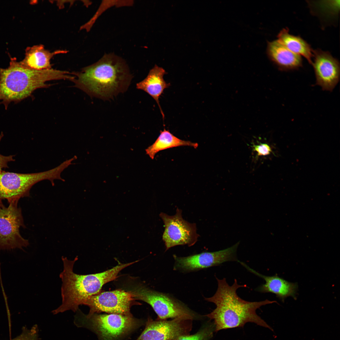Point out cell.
I'll list each match as a JSON object with an SVG mask.
<instances>
[{
	"instance_id": "obj_16",
	"label": "cell",
	"mask_w": 340,
	"mask_h": 340,
	"mask_svg": "<svg viewBox=\"0 0 340 340\" xmlns=\"http://www.w3.org/2000/svg\"><path fill=\"white\" fill-rule=\"evenodd\" d=\"M166 74L165 70L157 65L149 71L147 76L136 84L137 88L144 91L150 96L157 103L163 118L164 115L160 104L159 99L164 90L170 86L163 78Z\"/></svg>"
},
{
	"instance_id": "obj_6",
	"label": "cell",
	"mask_w": 340,
	"mask_h": 340,
	"mask_svg": "<svg viewBox=\"0 0 340 340\" xmlns=\"http://www.w3.org/2000/svg\"><path fill=\"white\" fill-rule=\"evenodd\" d=\"M68 166V163L64 161L56 167L39 173H21L3 170L0 172V200L6 199L9 202L28 196L32 186L42 180H49L53 186L55 180L64 182L61 174Z\"/></svg>"
},
{
	"instance_id": "obj_15",
	"label": "cell",
	"mask_w": 340,
	"mask_h": 340,
	"mask_svg": "<svg viewBox=\"0 0 340 340\" xmlns=\"http://www.w3.org/2000/svg\"><path fill=\"white\" fill-rule=\"evenodd\" d=\"M267 54L270 59L280 70H294L302 65L301 56L289 50L277 39L268 42Z\"/></svg>"
},
{
	"instance_id": "obj_21",
	"label": "cell",
	"mask_w": 340,
	"mask_h": 340,
	"mask_svg": "<svg viewBox=\"0 0 340 340\" xmlns=\"http://www.w3.org/2000/svg\"><path fill=\"white\" fill-rule=\"evenodd\" d=\"M38 329L37 325L33 326L31 329L23 327L21 333L11 340H38Z\"/></svg>"
},
{
	"instance_id": "obj_13",
	"label": "cell",
	"mask_w": 340,
	"mask_h": 340,
	"mask_svg": "<svg viewBox=\"0 0 340 340\" xmlns=\"http://www.w3.org/2000/svg\"><path fill=\"white\" fill-rule=\"evenodd\" d=\"M312 65L316 84L324 90L332 91L339 79V63L328 51L318 48L313 51Z\"/></svg>"
},
{
	"instance_id": "obj_8",
	"label": "cell",
	"mask_w": 340,
	"mask_h": 340,
	"mask_svg": "<svg viewBox=\"0 0 340 340\" xmlns=\"http://www.w3.org/2000/svg\"><path fill=\"white\" fill-rule=\"evenodd\" d=\"M18 201H10L6 207L0 200V250L22 249L29 245L28 240L20 233V228L26 226L21 210L18 206Z\"/></svg>"
},
{
	"instance_id": "obj_14",
	"label": "cell",
	"mask_w": 340,
	"mask_h": 340,
	"mask_svg": "<svg viewBox=\"0 0 340 340\" xmlns=\"http://www.w3.org/2000/svg\"><path fill=\"white\" fill-rule=\"evenodd\" d=\"M248 271L263 279L265 282L256 289L262 293L270 292L275 294L276 297L284 302L285 299L292 297L296 299L298 286L297 283L288 282L279 277L276 274L272 276H268L261 274L251 269L244 263L238 261Z\"/></svg>"
},
{
	"instance_id": "obj_18",
	"label": "cell",
	"mask_w": 340,
	"mask_h": 340,
	"mask_svg": "<svg viewBox=\"0 0 340 340\" xmlns=\"http://www.w3.org/2000/svg\"><path fill=\"white\" fill-rule=\"evenodd\" d=\"M198 143L181 139L173 135L164 128L155 142L145 149L146 154L153 159L159 152L167 149L182 146H189L196 148Z\"/></svg>"
},
{
	"instance_id": "obj_19",
	"label": "cell",
	"mask_w": 340,
	"mask_h": 340,
	"mask_svg": "<svg viewBox=\"0 0 340 340\" xmlns=\"http://www.w3.org/2000/svg\"><path fill=\"white\" fill-rule=\"evenodd\" d=\"M278 41L293 53L303 56L312 64L313 51L310 45L299 36L289 33L287 28H283L277 35Z\"/></svg>"
},
{
	"instance_id": "obj_2",
	"label": "cell",
	"mask_w": 340,
	"mask_h": 340,
	"mask_svg": "<svg viewBox=\"0 0 340 340\" xmlns=\"http://www.w3.org/2000/svg\"><path fill=\"white\" fill-rule=\"evenodd\" d=\"M76 86L91 96L103 99L113 98L127 90L132 75L125 61L113 53L76 73Z\"/></svg>"
},
{
	"instance_id": "obj_9",
	"label": "cell",
	"mask_w": 340,
	"mask_h": 340,
	"mask_svg": "<svg viewBox=\"0 0 340 340\" xmlns=\"http://www.w3.org/2000/svg\"><path fill=\"white\" fill-rule=\"evenodd\" d=\"M182 212V210L177 208L176 214L173 216L163 212L160 214L165 227L162 239L166 251L177 245L192 246L197 240L199 235L196 232V224L184 220Z\"/></svg>"
},
{
	"instance_id": "obj_12",
	"label": "cell",
	"mask_w": 340,
	"mask_h": 340,
	"mask_svg": "<svg viewBox=\"0 0 340 340\" xmlns=\"http://www.w3.org/2000/svg\"><path fill=\"white\" fill-rule=\"evenodd\" d=\"M237 242L224 249L214 252H205L185 257L173 255L174 269L189 271L219 265L230 261H237L236 257Z\"/></svg>"
},
{
	"instance_id": "obj_20",
	"label": "cell",
	"mask_w": 340,
	"mask_h": 340,
	"mask_svg": "<svg viewBox=\"0 0 340 340\" xmlns=\"http://www.w3.org/2000/svg\"><path fill=\"white\" fill-rule=\"evenodd\" d=\"M213 328L212 325H206L195 334L181 336L177 340H210L213 335Z\"/></svg>"
},
{
	"instance_id": "obj_5",
	"label": "cell",
	"mask_w": 340,
	"mask_h": 340,
	"mask_svg": "<svg viewBox=\"0 0 340 340\" xmlns=\"http://www.w3.org/2000/svg\"><path fill=\"white\" fill-rule=\"evenodd\" d=\"M74 323L78 327L90 330L99 340H121L143 324L131 315L116 314H85L79 309Z\"/></svg>"
},
{
	"instance_id": "obj_3",
	"label": "cell",
	"mask_w": 340,
	"mask_h": 340,
	"mask_svg": "<svg viewBox=\"0 0 340 340\" xmlns=\"http://www.w3.org/2000/svg\"><path fill=\"white\" fill-rule=\"evenodd\" d=\"M67 71L51 69H30L15 58H11L9 66L0 68V104L5 109L11 102L17 103L30 96L37 89L48 87L46 83L54 80L70 79L74 77Z\"/></svg>"
},
{
	"instance_id": "obj_4",
	"label": "cell",
	"mask_w": 340,
	"mask_h": 340,
	"mask_svg": "<svg viewBox=\"0 0 340 340\" xmlns=\"http://www.w3.org/2000/svg\"><path fill=\"white\" fill-rule=\"evenodd\" d=\"M62 260L63 269L60 276L62 281V303L52 311L54 314L69 310L76 312L88 298L99 293L104 284L116 279L120 271L132 264H121L102 272L81 275L73 272L77 257L71 260L62 257Z\"/></svg>"
},
{
	"instance_id": "obj_17",
	"label": "cell",
	"mask_w": 340,
	"mask_h": 340,
	"mask_svg": "<svg viewBox=\"0 0 340 340\" xmlns=\"http://www.w3.org/2000/svg\"><path fill=\"white\" fill-rule=\"evenodd\" d=\"M66 50H58L53 52L45 49L43 45H38L27 48L21 64L28 69L42 70L52 69L50 60L55 55L65 53Z\"/></svg>"
},
{
	"instance_id": "obj_11",
	"label": "cell",
	"mask_w": 340,
	"mask_h": 340,
	"mask_svg": "<svg viewBox=\"0 0 340 340\" xmlns=\"http://www.w3.org/2000/svg\"><path fill=\"white\" fill-rule=\"evenodd\" d=\"M133 299L129 292L122 290L99 293L88 298L83 305L88 306V314L104 312L108 314L131 315L130 312Z\"/></svg>"
},
{
	"instance_id": "obj_10",
	"label": "cell",
	"mask_w": 340,
	"mask_h": 340,
	"mask_svg": "<svg viewBox=\"0 0 340 340\" xmlns=\"http://www.w3.org/2000/svg\"><path fill=\"white\" fill-rule=\"evenodd\" d=\"M192 320L183 317L169 320L149 318L136 340H177L181 336L189 334Z\"/></svg>"
},
{
	"instance_id": "obj_23",
	"label": "cell",
	"mask_w": 340,
	"mask_h": 340,
	"mask_svg": "<svg viewBox=\"0 0 340 340\" xmlns=\"http://www.w3.org/2000/svg\"><path fill=\"white\" fill-rule=\"evenodd\" d=\"M4 136L3 132H1L0 135V142ZM15 155H10L8 156H4L0 154V172L3 171V169L8 167V163L11 162H14Z\"/></svg>"
},
{
	"instance_id": "obj_7",
	"label": "cell",
	"mask_w": 340,
	"mask_h": 340,
	"mask_svg": "<svg viewBox=\"0 0 340 340\" xmlns=\"http://www.w3.org/2000/svg\"><path fill=\"white\" fill-rule=\"evenodd\" d=\"M129 292L133 298L150 305L157 314L158 320L183 317L194 320L202 318L201 316L171 295L153 290L144 285L134 286Z\"/></svg>"
},
{
	"instance_id": "obj_1",
	"label": "cell",
	"mask_w": 340,
	"mask_h": 340,
	"mask_svg": "<svg viewBox=\"0 0 340 340\" xmlns=\"http://www.w3.org/2000/svg\"><path fill=\"white\" fill-rule=\"evenodd\" d=\"M218 284L217 291L213 296L204 298L207 301L214 303L216 308L210 313L205 316L213 320L215 332L220 330L243 327L248 322L273 329L257 315L256 310L261 306L277 302L268 299L260 302H248L241 298L237 293L239 288L246 287V285L238 284L234 280L233 284L229 285L226 279H219L216 277Z\"/></svg>"
},
{
	"instance_id": "obj_22",
	"label": "cell",
	"mask_w": 340,
	"mask_h": 340,
	"mask_svg": "<svg viewBox=\"0 0 340 340\" xmlns=\"http://www.w3.org/2000/svg\"><path fill=\"white\" fill-rule=\"evenodd\" d=\"M252 150L257 152L255 159L257 160L259 156H265L269 155L274 153L270 146L268 144L260 143L259 144H255L252 143Z\"/></svg>"
}]
</instances>
